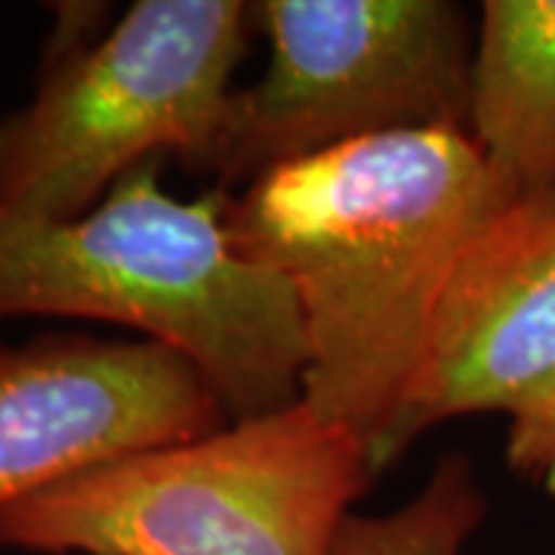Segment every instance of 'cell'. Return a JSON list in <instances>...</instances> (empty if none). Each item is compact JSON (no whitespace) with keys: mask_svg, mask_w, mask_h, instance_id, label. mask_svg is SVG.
<instances>
[{"mask_svg":"<svg viewBox=\"0 0 555 555\" xmlns=\"http://www.w3.org/2000/svg\"><path fill=\"white\" fill-rule=\"evenodd\" d=\"M225 195L173 198L145 160L83 217H0V318H90L170 346L232 423L294 408L309 367L299 306L232 244Z\"/></svg>","mask_w":555,"mask_h":555,"instance_id":"cell-2","label":"cell"},{"mask_svg":"<svg viewBox=\"0 0 555 555\" xmlns=\"http://www.w3.org/2000/svg\"><path fill=\"white\" fill-rule=\"evenodd\" d=\"M488 513L476 463L460 451L436 460L426 485L383 516L349 513L331 555H463Z\"/></svg>","mask_w":555,"mask_h":555,"instance_id":"cell-9","label":"cell"},{"mask_svg":"<svg viewBox=\"0 0 555 555\" xmlns=\"http://www.w3.org/2000/svg\"><path fill=\"white\" fill-rule=\"evenodd\" d=\"M250 35L247 0H139L100 40H56L0 118V217H83L145 160L217 177Z\"/></svg>","mask_w":555,"mask_h":555,"instance_id":"cell-4","label":"cell"},{"mask_svg":"<svg viewBox=\"0 0 555 555\" xmlns=\"http://www.w3.org/2000/svg\"><path fill=\"white\" fill-rule=\"evenodd\" d=\"M266 72L238 87L217 189L401 130H466L469 13L454 0H259Z\"/></svg>","mask_w":555,"mask_h":555,"instance_id":"cell-5","label":"cell"},{"mask_svg":"<svg viewBox=\"0 0 555 555\" xmlns=\"http://www.w3.org/2000/svg\"><path fill=\"white\" fill-rule=\"evenodd\" d=\"M506 463L525 485L555 494V383L509 416Z\"/></svg>","mask_w":555,"mask_h":555,"instance_id":"cell-10","label":"cell"},{"mask_svg":"<svg viewBox=\"0 0 555 555\" xmlns=\"http://www.w3.org/2000/svg\"><path fill=\"white\" fill-rule=\"evenodd\" d=\"M229 423L207 379L152 339L53 334L0 346V509L100 463Z\"/></svg>","mask_w":555,"mask_h":555,"instance_id":"cell-6","label":"cell"},{"mask_svg":"<svg viewBox=\"0 0 555 555\" xmlns=\"http://www.w3.org/2000/svg\"><path fill=\"white\" fill-rule=\"evenodd\" d=\"M469 137L518 192L555 189V0H485Z\"/></svg>","mask_w":555,"mask_h":555,"instance_id":"cell-8","label":"cell"},{"mask_svg":"<svg viewBox=\"0 0 555 555\" xmlns=\"http://www.w3.org/2000/svg\"><path fill=\"white\" fill-rule=\"evenodd\" d=\"M555 383V189L521 192L466 244L429 352L377 454L389 469L444 420L513 416Z\"/></svg>","mask_w":555,"mask_h":555,"instance_id":"cell-7","label":"cell"},{"mask_svg":"<svg viewBox=\"0 0 555 555\" xmlns=\"http://www.w3.org/2000/svg\"><path fill=\"white\" fill-rule=\"evenodd\" d=\"M367 444L297 401L214 436L145 448L0 509L35 555H331L371 491Z\"/></svg>","mask_w":555,"mask_h":555,"instance_id":"cell-3","label":"cell"},{"mask_svg":"<svg viewBox=\"0 0 555 555\" xmlns=\"http://www.w3.org/2000/svg\"><path fill=\"white\" fill-rule=\"evenodd\" d=\"M469 130H401L294 160L225 195L247 259L287 281L309 343L302 401L377 469L466 244L518 198Z\"/></svg>","mask_w":555,"mask_h":555,"instance_id":"cell-1","label":"cell"}]
</instances>
